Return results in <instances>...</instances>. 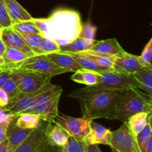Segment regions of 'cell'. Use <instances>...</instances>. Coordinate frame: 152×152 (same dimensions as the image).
<instances>
[{
    "label": "cell",
    "mask_w": 152,
    "mask_h": 152,
    "mask_svg": "<svg viewBox=\"0 0 152 152\" xmlns=\"http://www.w3.org/2000/svg\"><path fill=\"white\" fill-rule=\"evenodd\" d=\"M32 21L40 35L56 42L59 46L75 39L83 28L80 13L71 9H56L47 19L33 18Z\"/></svg>",
    "instance_id": "6da1fadb"
},
{
    "label": "cell",
    "mask_w": 152,
    "mask_h": 152,
    "mask_svg": "<svg viewBox=\"0 0 152 152\" xmlns=\"http://www.w3.org/2000/svg\"><path fill=\"white\" fill-rule=\"evenodd\" d=\"M124 90L87 86L74 91L68 96L80 102L83 118L91 120L98 118L114 120L115 105Z\"/></svg>",
    "instance_id": "7a4b0ae2"
},
{
    "label": "cell",
    "mask_w": 152,
    "mask_h": 152,
    "mask_svg": "<svg viewBox=\"0 0 152 152\" xmlns=\"http://www.w3.org/2000/svg\"><path fill=\"white\" fill-rule=\"evenodd\" d=\"M140 112L152 113V97L137 88L125 89L115 105L114 120L125 123Z\"/></svg>",
    "instance_id": "3957f363"
},
{
    "label": "cell",
    "mask_w": 152,
    "mask_h": 152,
    "mask_svg": "<svg viewBox=\"0 0 152 152\" xmlns=\"http://www.w3.org/2000/svg\"><path fill=\"white\" fill-rule=\"evenodd\" d=\"M59 93H62V88L52 84L50 82L35 92L28 94L20 93L14 99L10 101L5 107L11 114L19 115L25 110L37 104L45 102Z\"/></svg>",
    "instance_id": "277c9868"
},
{
    "label": "cell",
    "mask_w": 152,
    "mask_h": 152,
    "mask_svg": "<svg viewBox=\"0 0 152 152\" xmlns=\"http://www.w3.org/2000/svg\"><path fill=\"white\" fill-rule=\"evenodd\" d=\"M8 72L21 93L24 94L37 91L43 86L50 83L51 80L48 76L20 68H12Z\"/></svg>",
    "instance_id": "5b68a950"
},
{
    "label": "cell",
    "mask_w": 152,
    "mask_h": 152,
    "mask_svg": "<svg viewBox=\"0 0 152 152\" xmlns=\"http://www.w3.org/2000/svg\"><path fill=\"white\" fill-rule=\"evenodd\" d=\"M12 68H20L25 71L38 73V74L48 76L50 78L59 75V74L67 73L65 70L56 66L44 54L34 55L32 56H29L19 63L13 65L8 71H10Z\"/></svg>",
    "instance_id": "8992f818"
},
{
    "label": "cell",
    "mask_w": 152,
    "mask_h": 152,
    "mask_svg": "<svg viewBox=\"0 0 152 152\" xmlns=\"http://www.w3.org/2000/svg\"><path fill=\"white\" fill-rule=\"evenodd\" d=\"M91 120L85 118H76L67 115L58 114L55 117L53 123L65 129L70 137L79 141H84L85 138L90 131Z\"/></svg>",
    "instance_id": "52a82bcc"
},
{
    "label": "cell",
    "mask_w": 152,
    "mask_h": 152,
    "mask_svg": "<svg viewBox=\"0 0 152 152\" xmlns=\"http://www.w3.org/2000/svg\"><path fill=\"white\" fill-rule=\"evenodd\" d=\"M109 146L115 152H141L136 137L132 134L126 123L112 132Z\"/></svg>",
    "instance_id": "ba28073f"
},
{
    "label": "cell",
    "mask_w": 152,
    "mask_h": 152,
    "mask_svg": "<svg viewBox=\"0 0 152 152\" xmlns=\"http://www.w3.org/2000/svg\"><path fill=\"white\" fill-rule=\"evenodd\" d=\"M98 74L99 79L96 85L98 87L115 90H124L130 88H138L136 82L129 75L108 71H99Z\"/></svg>",
    "instance_id": "9c48e42d"
},
{
    "label": "cell",
    "mask_w": 152,
    "mask_h": 152,
    "mask_svg": "<svg viewBox=\"0 0 152 152\" xmlns=\"http://www.w3.org/2000/svg\"><path fill=\"white\" fill-rule=\"evenodd\" d=\"M62 93L57 94L50 99L38 103L34 106L25 110L22 114H33L39 116L42 120L53 123L55 117L59 114V102Z\"/></svg>",
    "instance_id": "30bf717a"
},
{
    "label": "cell",
    "mask_w": 152,
    "mask_h": 152,
    "mask_svg": "<svg viewBox=\"0 0 152 152\" xmlns=\"http://www.w3.org/2000/svg\"><path fill=\"white\" fill-rule=\"evenodd\" d=\"M46 121L42 120L41 124L34 129L25 141L13 152H40L45 145Z\"/></svg>",
    "instance_id": "8fae6325"
},
{
    "label": "cell",
    "mask_w": 152,
    "mask_h": 152,
    "mask_svg": "<svg viewBox=\"0 0 152 152\" xmlns=\"http://www.w3.org/2000/svg\"><path fill=\"white\" fill-rule=\"evenodd\" d=\"M142 68H146L142 65L139 56L125 52L123 54L116 56L114 61V71L129 75Z\"/></svg>",
    "instance_id": "7c38bea8"
},
{
    "label": "cell",
    "mask_w": 152,
    "mask_h": 152,
    "mask_svg": "<svg viewBox=\"0 0 152 152\" xmlns=\"http://www.w3.org/2000/svg\"><path fill=\"white\" fill-rule=\"evenodd\" d=\"M111 135L112 132L110 129L91 120L90 131L85 138L84 142L90 144L110 145Z\"/></svg>",
    "instance_id": "4fadbf2b"
},
{
    "label": "cell",
    "mask_w": 152,
    "mask_h": 152,
    "mask_svg": "<svg viewBox=\"0 0 152 152\" xmlns=\"http://www.w3.org/2000/svg\"><path fill=\"white\" fill-rule=\"evenodd\" d=\"M16 116L9 125L7 131V141L8 152H13L30 135L34 129H25L16 125Z\"/></svg>",
    "instance_id": "5bb4252c"
},
{
    "label": "cell",
    "mask_w": 152,
    "mask_h": 152,
    "mask_svg": "<svg viewBox=\"0 0 152 152\" xmlns=\"http://www.w3.org/2000/svg\"><path fill=\"white\" fill-rule=\"evenodd\" d=\"M1 39L3 40L6 47L16 48L27 53L30 56L35 55L32 50L30 48L29 46L28 45L22 35L14 31L11 27L4 28L2 36H1Z\"/></svg>",
    "instance_id": "9a60e30c"
},
{
    "label": "cell",
    "mask_w": 152,
    "mask_h": 152,
    "mask_svg": "<svg viewBox=\"0 0 152 152\" xmlns=\"http://www.w3.org/2000/svg\"><path fill=\"white\" fill-rule=\"evenodd\" d=\"M46 57L48 58L56 66L65 70L67 72H74L79 69H81L77 61L71 54L64 52H53L47 53Z\"/></svg>",
    "instance_id": "2e32d148"
},
{
    "label": "cell",
    "mask_w": 152,
    "mask_h": 152,
    "mask_svg": "<svg viewBox=\"0 0 152 152\" xmlns=\"http://www.w3.org/2000/svg\"><path fill=\"white\" fill-rule=\"evenodd\" d=\"M49 123L46 126V140L50 145L62 147L65 145L70 135L68 132L59 125H53Z\"/></svg>",
    "instance_id": "e0dca14e"
},
{
    "label": "cell",
    "mask_w": 152,
    "mask_h": 152,
    "mask_svg": "<svg viewBox=\"0 0 152 152\" xmlns=\"http://www.w3.org/2000/svg\"><path fill=\"white\" fill-rule=\"evenodd\" d=\"M88 50L100 54L110 55V56H119L126 52V50L123 48L116 39H108L96 41L95 44Z\"/></svg>",
    "instance_id": "ac0fdd59"
},
{
    "label": "cell",
    "mask_w": 152,
    "mask_h": 152,
    "mask_svg": "<svg viewBox=\"0 0 152 152\" xmlns=\"http://www.w3.org/2000/svg\"><path fill=\"white\" fill-rule=\"evenodd\" d=\"M12 24L18 23L23 21H29L33 16L25 10L16 0H3Z\"/></svg>",
    "instance_id": "d6986e66"
},
{
    "label": "cell",
    "mask_w": 152,
    "mask_h": 152,
    "mask_svg": "<svg viewBox=\"0 0 152 152\" xmlns=\"http://www.w3.org/2000/svg\"><path fill=\"white\" fill-rule=\"evenodd\" d=\"M136 82L138 88L152 97V70L142 68L129 74Z\"/></svg>",
    "instance_id": "ffe728a7"
},
{
    "label": "cell",
    "mask_w": 152,
    "mask_h": 152,
    "mask_svg": "<svg viewBox=\"0 0 152 152\" xmlns=\"http://www.w3.org/2000/svg\"><path fill=\"white\" fill-rule=\"evenodd\" d=\"M151 117L152 113L147 112H140L129 117L126 123L135 137L146 126Z\"/></svg>",
    "instance_id": "44dd1931"
},
{
    "label": "cell",
    "mask_w": 152,
    "mask_h": 152,
    "mask_svg": "<svg viewBox=\"0 0 152 152\" xmlns=\"http://www.w3.org/2000/svg\"><path fill=\"white\" fill-rule=\"evenodd\" d=\"M93 60L102 71H114V61L116 56L100 54L91 50L80 51Z\"/></svg>",
    "instance_id": "7402d4cb"
},
{
    "label": "cell",
    "mask_w": 152,
    "mask_h": 152,
    "mask_svg": "<svg viewBox=\"0 0 152 152\" xmlns=\"http://www.w3.org/2000/svg\"><path fill=\"white\" fill-rule=\"evenodd\" d=\"M96 42V40L95 39H88L78 37L68 44L59 46V48H60L59 51L64 52V53H77V52L83 51V50L90 49Z\"/></svg>",
    "instance_id": "603a6c76"
},
{
    "label": "cell",
    "mask_w": 152,
    "mask_h": 152,
    "mask_svg": "<svg viewBox=\"0 0 152 152\" xmlns=\"http://www.w3.org/2000/svg\"><path fill=\"white\" fill-rule=\"evenodd\" d=\"M99 74L96 71L88 69H79L74 71L71 80L75 83L86 85L87 86H96L98 83Z\"/></svg>",
    "instance_id": "cb8c5ba5"
},
{
    "label": "cell",
    "mask_w": 152,
    "mask_h": 152,
    "mask_svg": "<svg viewBox=\"0 0 152 152\" xmlns=\"http://www.w3.org/2000/svg\"><path fill=\"white\" fill-rule=\"evenodd\" d=\"M29 56L28 54L17 49L6 47L5 51L2 56L4 64H5L6 71H7L13 65L19 63Z\"/></svg>",
    "instance_id": "d4e9b609"
},
{
    "label": "cell",
    "mask_w": 152,
    "mask_h": 152,
    "mask_svg": "<svg viewBox=\"0 0 152 152\" xmlns=\"http://www.w3.org/2000/svg\"><path fill=\"white\" fill-rule=\"evenodd\" d=\"M42 120L39 116L33 114H21L17 115L16 125L25 129H35L39 126Z\"/></svg>",
    "instance_id": "484cf974"
},
{
    "label": "cell",
    "mask_w": 152,
    "mask_h": 152,
    "mask_svg": "<svg viewBox=\"0 0 152 152\" xmlns=\"http://www.w3.org/2000/svg\"><path fill=\"white\" fill-rule=\"evenodd\" d=\"M71 54L73 57L77 61V63L80 65L81 68L83 69H88V70H91V71H102V70L94 62L93 60L88 57L86 55L83 53L82 52H77V53H68Z\"/></svg>",
    "instance_id": "4316f807"
},
{
    "label": "cell",
    "mask_w": 152,
    "mask_h": 152,
    "mask_svg": "<svg viewBox=\"0 0 152 152\" xmlns=\"http://www.w3.org/2000/svg\"><path fill=\"white\" fill-rule=\"evenodd\" d=\"M11 28L19 34H40V32L33 22L32 19L13 24Z\"/></svg>",
    "instance_id": "83f0119b"
},
{
    "label": "cell",
    "mask_w": 152,
    "mask_h": 152,
    "mask_svg": "<svg viewBox=\"0 0 152 152\" xmlns=\"http://www.w3.org/2000/svg\"><path fill=\"white\" fill-rule=\"evenodd\" d=\"M152 137L151 118L148 121L145 128L136 136V140L141 152H144L145 146L149 138Z\"/></svg>",
    "instance_id": "f1b7e54d"
},
{
    "label": "cell",
    "mask_w": 152,
    "mask_h": 152,
    "mask_svg": "<svg viewBox=\"0 0 152 152\" xmlns=\"http://www.w3.org/2000/svg\"><path fill=\"white\" fill-rule=\"evenodd\" d=\"M22 37L25 40L26 43L34 52V54L42 55L40 45H41L42 36L40 34H22Z\"/></svg>",
    "instance_id": "f546056e"
},
{
    "label": "cell",
    "mask_w": 152,
    "mask_h": 152,
    "mask_svg": "<svg viewBox=\"0 0 152 152\" xmlns=\"http://www.w3.org/2000/svg\"><path fill=\"white\" fill-rule=\"evenodd\" d=\"M60 148L62 152H86L84 141H79L72 137H69L65 145Z\"/></svg>",
    "instance_id": "4dcf8cb0"
},
{
    "label": "cell",
    "mask_w": 152,
    "mask_h": 152,
    "mask_svg": "<svg viewBox=\"0 0 152 152\" xmlns=\"http://www.w3.org/2000/svg\"><path fill=\"white\" fill-rule=\"evenodd\" d=\"M152 58V38L150 39L148 42L145 45L144 50H142V54L139 56V59L142 65L145 68L149 70H152L151 64Z\"/></svg>",
    "instance_id": "1f68e13d"
},
{
    "label": "cell",
    "mask_w": 152,
    "mask_h": 152,
    "mask_svg": "<svg viewBox=\"0 0 152 152\" xmlns=\"http://www.w3.org/2000/svg\"><path fill=\"white\" fill-rule=\"evenodd\" d=\"M40 50L42 55L53 53V52H59L60 48H59V45L56 42L42 37L41 45H40Z\"/></svg>",
    "instance_id": "d6a6232c"
},
{
    "label": "cell",
    "mask_w": 152,
    "mask_h": 152,
    "mask_svg": "<svg viewBox=\"0 0 152 152\" xmlns=\"http://www.w3.org/2000/svg\"><path fill=\"white\" fill-rule=\"evenodd\" d=\"M2 88L4 89L6 91V93L7 94L9 97V102L13 99H14L18 95L20 94V91L19 90L18 87L16 86V83L13 82V80L11 78H9V80H7V83L4 85V86L2 87Z\"/></svg>",
    "instance_id": "836d02e7"
},
{
    "label": "cell",
    "mask_w": 152,
    "mask_h": 152,
    "mask_svg": "<svg viewBox=\"0 0 152 152\" xmlns=\"http://www.w3.org/2000/svg\"><path fill=\"white\" fill-rule=\"evenodd\" d=\"M96 30H97V28L96 26L93 25L90 22H87L86 25H83V28H82L79 37L88 39H95Z\"/></svg>",
    "instance_id": "e575fe53"
},
{
    "label": "cell",
    "mask_w": 152,
    "mask_h": 152,
    "mask_svg": "<svg viewBox=\"0 0 152 152\" xmlns=\"http://www.w3.org/2000/svg\"><path fill=\"white\" fill-rule=\"evenodd\" d=\"M13 25L6 9L3 0H0V26L3 28H9Z\"/></svg>",
    "instance_id": "d590c367"
},
{
    "label": "cell",
    "mask_w": 152,
    "mask_h": 152,
    "mask_svg": "<svg viewBox=\"0 0 152 152\" xmlns=\"http://www.w3.org/2000/svg\"><path fill=\"white\" fill-rule=\"evenodd\" d=\"M17 115L11 114L10 117H7L5 120L0 123V143L4 142L7 140V131L9 125L11 123L12 120L15 118Z\"/></svg>",
    "instance_id": "8d00e7d4"
},
{
    "label": "cell",
    "mask_w": 152,
    "mask_h": 152,
    "mask_svg": "<svg viewBox=\"0 0 152 152\" xmlns=\"http://www.w3.org/2000/svg\"><path fill=\"white\" fill-rule=\"evenodd\" d=\"M9 102V97L5 91L0 88V105L1 106H6Z\"/></svg>",
    "instance_id": "74e56055"
},
{
    "label": "cell",
    "mask_w": 152,
    "mask_h": 152,
    "mask_svg": "<svg viewBox=\"0 0 152 152\" xmlns=\"http://www.w3.org/2000/svg\"><path fill=\"white\" fill-rule=\"evenodd\" d=\"M11 114H11L5 106H1L0 105V123L5 120Z\"/></svg>",
    "instance_id": "f35d334b"
},
{
    "label": "cell",
    "mask_w": 152,
    "mask_h": 152,
    "mask_svg": "<svg viewBox=\"0 0 152 152\" xmlns=\"http://www.w3.org/2000/svg\"><path fill=\"white\" fill-rule=\"evenodd\" d=\"M40 152H62L60 147L53 146V145H49L48 142H46Z\"/></svg>",
    "instance_id": "ab89813d"
},
{
    "label": "cell",
    "mask_w": 152,
    "mask_h": 152,
    "mask_svg": "<svg viewBox=\"0 0 152 152\" xmlns=\"http://www.w3.org/2000/svg\"><path fill=\"white\" fill-rule=\"evenodd\" d=\"M10 78V74L7 71H0V88H2Z\"/></svg>",
    "instance_id": "60d3db41"
},
{
    "label": "cell",
    "mask_w": 152,
    "mask_h": 152,
    "mask_svg": "<svg viewBox=\"0 0 152 152\" xmlns=\"http://www.w3.org/2000/svg\"><path fill=\"white\" fill-rule=\"evenodd\" d=\"M85 151L86 152H102L99 148V145L90 144L85 142Z\"/></svg>",
    "instance_id": "b9f144b4"
},
{
    "label": "cell",
    "mask_w": 152,
    "mask_h": 152,
    "mask_svg": "<svg viewBox=\"0 0 152 152\" xmlns=\"http://www.w3.org/2000/svg\"><path fill=\"white\" fill-rule=\"evenodd\" d=\"M0 152H8L7 140L0 143Z\"/></svg>",
    "instance_id": "7bdbcfd3"
},
{
    "label": "cell",
    "mask_w": 152,
    "mask_h": 152,
    "mask_svg": "<svg viewBox=\"0 0 152 152\" xmlns=\"http://www.w3.org/2000/svg\"><path fill=\"white\" fill-rule=\"evenodd\" d=\"M144 152H152V137H151L148 140Z\"/></svg>",
    "instance_id": "ee69618b"
},
{
    "label": "cell",
    "mask_w": 152,
    "mask_h": 152,
    "mask_svg": "<svg viewBox=\"0 0 152 152\" xmlns=\"http://www.w3.org/2000/svg\"><path fill=\"white\" fill-rule=\"evenodd\" d=\"M6 49V45H4V42L1 39V38H0V56L2 57L3 54H4V51H5Z\"/></svg>",
    "instance_id": "f6af8a7d"
},
{
    "label": "cell",
    "mask_w": 152,
    "mask_h": 152,
    "mask_svg": "<svg viewBox=\"0 0 152 152\" xmlns=\"http://www.w3.org/2000/svg\"><path fill=\"white\" fill-rule=\"evenodd\" d=\"M0 71H6L5 64H4V59L0 56Z\"/></svg>",
    "instance_id": "bcb514c9"
},
{
    "label": "cell",
    "mask_w": 152,
    "mask_h": 152,
    "mask_svg": "<svg viewBox=\"0 0 152 152\" xmlns=\"http://www.w3.org/2000/svg\"><path fill=\"white\" fill-rule=\"evenodd\" d=\"M3 30H4V28H1V27H0V38H1V36H2Z\"/></svg>",
    "instance_id": "7dc6e473"
},
{
    "label": "cell",
    "mask_w": 152,
    "mask_h": 152,
    "mask_svg": "<svg viewBox=\"0 0 152 152\" xmlns=\"http://www.w3.org/2000/svg\"><path fill=\"white\" fill-rule=\"evenodd\" d=\"M112 152H115V151H112Z\"/></svg>",
    "instance_id": "c3c4849f"
},
{
    "label": "cell",
    "mask_w": 152,
    "mask_h": 152,
    "mask_svg": "<svg viewBox=\"0 0 152 152\" xmlns=\"http://www.w3.org/2000/svg\"></svg>",
    "instance_id": "681fc988"
},
{
    "label": "cell",
    "mask_w": 152,
    "mask_h": 152,
    "mask_svg": "<svg viewBox=\"0 0 152 152\" xmlns=\"http://www.w3.org/2000/svg\"><path fill=\"white\" fill-rule=\"evenodd\" d=\"M0 27H1V26H0Z\"/></svg>",
    "instance_id": "f907efd6"
}]
</instances>
